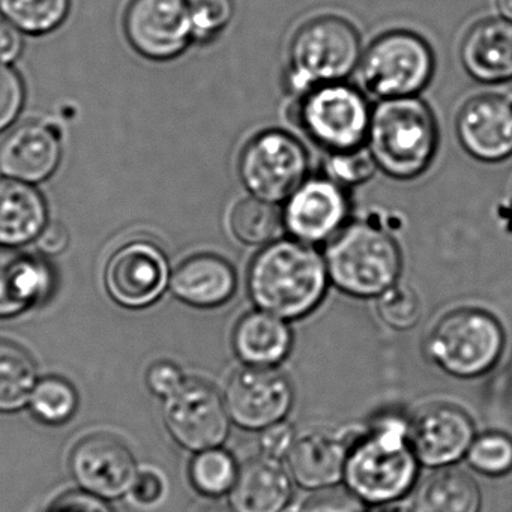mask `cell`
Returning <instances> with one entry per match:
<instances>
[{"label": "cell", "instance_id": "cell-1", "mask_svg": "<svg viewBox=\"0 0 512 512\" xmlns=\"http://www.w3.org/2000/svg\"><path fill=\"white\" fill-rule=\"evenodd\" d=\"M328 286L325 257L313 245L292 238L265 245L248 268V295L257 310L284 320L313 313Z\"/></svg>", "mask_w": 512, "mask_h": 512}, {"label": "cell", "instance_id": "cell-2", "mask_svg": "<svg viewBox=\"0 0 512 512\" xmlns=\"http://www.w3.org/2000/svg\"><path fill=\"white\" fill-rule=\"evenodd\" d=\"M419 473L409 442V419L386 413L353 437L347 446L344 482L361 502L374 506L406 496Z\"/></svg>", "mask_w": 512, "mask_h": 512}, {"label": "cell", "instance_id": "cell-3", "mask_svg": "<svg viewBox=\"0 0 512 512\" xmlns=\"http://www.w3.org/2000/svg\"><path fill=\"white\" fill-rule=\"evenodd\" d=\"M439 146V128L418 97L382 100L371 112L367 148L389 178L410 181L430 169Z\"/></svg>", "mask_w": 512, "mask_h": 512}, {"label": "cell", "instance_id": "cell-4", "mask_svg": "<svg viewBox=\"0 0 512 512\" xmlns=\"http://www.w3.org/2000/svg\"><path fill=\"white\" fill-rule=\"evenodd\" d=\"M329 281L353 298H377L398 283L403 256L395 239L373 223L346 224L325 253Z\"/></svg>", "mask_w": 512, "mask_h": 512}, {"label": "cell", "instance_id": "cell-5", "mask_svg": "<svg viewBox=\"0 0 512 512\" xmlns=\"http://www.w3.org/2000/svg\"><path fill=\"white\" fill-rule=\"evenodd\" d=\"M361 58V37L352 23L338 16L308 20L290 43L287 91L302 97L317 86L344 82Z\"/></svg>", "mask_w": 512, "mask_h": 512}, {"label": "cell", "instance_id": "cell-6", "mask_svg": "<svg viewBox=\"0 0 512 512\" xmlns=\"http://www.w3.org/2000/svg\"><path fill=\"white\" fill-rule=\"evenodd\" d=\"M505 347V332L493 314L479 308H458L431 329L425 344L431 361L458 379L488 373Z\"/></svg>", "mask_w": 512, "mask_h": 512}, {"label": "cell", "instance_id": "cell-7", "mask_svg": "<svg viewBox=\"0 0 512 512\" xmlns=\"http://www.w3.org/2000/svg\"><path fill=\"white\" fill-rule=\"evenodd\" d=\"M371 109L359 89L344 82L317 86L302 95L296 109L301 130L328 154L364 148Z\"/></svg>", "mask_w": 512, "mask_h": 512}, {"label": "cell", "instance_id": "cell-8", "mask_svg": "<svg viewBox=\"0 0 512 512\" xmlns=\"http://www.w3.org/2000/svg\"><path fill=\"white\" fill-rule=\"evenodd\" d=\"M434 53L424 38L409 31L380 35L362 55V85L374 97H418L434 74Z\"/></svg>", "mask_w": 512, "mask_h": 512}, {"label": "cell", "instance_id": "cell-9", "mask_svg": "<svg viewBox=\"0 0 512 512\" xmlns=\"http://www.w3.org/2000/svg\"><path fill=\"white\" fill-rule=\"evenodd\" d=\"M238 172L251 197L271 203L286 202L307 181L308 154L292 134L262 131L242 149Z\"/></svg>", "mask_w": 512, "mask_h": 512}, {"label": "cell", "instance_id": "cell-10", "mask_svg": "<svg viewBox=\"0 0 512 512\" xmlns=\"http://www.w3.org/2000/svg\"><path fill=\"white\" fill-rule=\"evenodd\" d=\"M293 398L292 383L283 373L247 365L230 377L224 401L230 419L238 427L262 431L286 419Z\"/></svg>", "mask_w": 512, "mask_h": 512}, {"label": "cell", "instance_id": "cell-11", "mask_svg": "<svg viewBox=\"0 0 512 512\" xmlns=\"http://www.w3.org/2000/svg\"><path fill=\"white\" fill-rule=\"evenodd\" d=\"M124 25L131 46L154 61L181 55L193 37L187 0H131Z\"/></svg>", "mask_w": 512, "mask_h": 512}, {"label": "cell", "instance_id": "cell-12", "mask_svg": "<svg viewBox=\"0 0 512 512\" xmlns=\"http://www.w3.org/2000/svg\"><path fill=\"white\" fill-rule=\"evenodd\" d=\"M350 199L346 188L329 178L307 179L283 209L290 238L307 245L329 242L347 224Z\"/></svg>", "mask_w": 512, "mask_h": 512}, {"label": "cell", "instance_id": "cell-13", "mask_svg": "<svg viewBox=\"0 0 512 512\" xmlns=\"http://www.w3.org/2000/svg\"><path fill=\"white\" fill-rule=\"evenodd\" d=\"M166 254L154 242L137 239L122 245L106 266V289L122 307L154 304L169 284Z\"/></svg>", "mask_w": 512, "mask_h": 512}, {"label": "cell", "instance_id": "cell-14", "mask_svg": "<svg viewBox=\"0 0 512 512\" xmlns=\"http://www.w3.org/2000/svg\"><path fill=\"white\" fill-rule=\"evenodd\" d=\"M166 421L172 436L191 451L218 448L230 431L226 401L214 386L197 380L169 398Z\"/></svg>", "mask_w": 512, "mask_h": 512}, {"label": "cell", "instance_id": "cell-15", "mask_svg": "<svg viewBox=\"0 0 512 512\" xmlns=\"http://www.w3.org/2000/svg\"><path fill=\"white\" fill-rule=\"evenodd\" d=\"M475 425L466 410L449 403H436L419 410L409 421V442L419 464L448 467L466 457Z\"/></svg>", "mask_w": 512, "mask_h": 512}, {"label": "cell", "instance_id": "cell-16", "mask_svg": "<svg viewBox=\"0 0 512 512\" xmlns=\"http://www.w3.org/2000/svg\"><path fill=\"white\" fill-rule=\"evenodd\" d=\"M71 470L82 487L101 497L122 496L137 478L133 452L107 433L92 434L74 446Z\"/></svg>", "mask_w": 512, "mask_h": 512}, {"label": "cell", "instance_id": "cell-17", "mask_svg": "<svg viewBox=\"0 0 512 512\" xmlns=\"http://www.w3.org/2000/svg\"><path fill=\"white\" fill-rule=\"evenodd\" d=\"M461 148L481 163H502L512 157V101L500 95H479L457 115Z\"/></svg>", "mask_w": 512, "mask_h": 512}, {"label": "cell", "instance_id": "cell-18", "mask_svg": "<svg viewBox=\"0 0 512 512\" xmlns=\"http://www.w3.org/2000/svg\"><path fill=\"white\" fill-rule=\"evenodd\" d=\"M62 157L58 134L44 124H25L0 145V173L5 178L38 184L58 169Z\"/></svg>", "mask_w": 512, "mask_h": 512}, {"label": "cell", "instance_id": "cell-19", "mask_svg": "<svg viewBox=\"0 0 512 512\" xmlns=\"http://www.w3.org/2000/svg\"><path fill=\"white\" fill-rule=\"evenodd\" d=\"M347 446L349 440L329 431H308L296 437L295 445L287 455L290 476L305 490L335 487L344 481Z\"/></svg>", "mask_w": 512, "mask_h": 512}, {"label": "cell", "instance_id": "cell-20", "mask_svg": "<svg viewBox=\"0 0 512 512\" xmlns=\"http://www.w3.org/2000/svg\"><path fill=\"white\" fill-rule=\"evenodd\" d=\"M460 61L473 80L485 85L512 80V23L487 19L467 31Z\"/></svg>", "mask_w": 512, "mask_h": 512}, {"label": "cell", "instance_id": "cell-21", "mask_svg": "<svg viewBox=\"0 0 512 512\" xmlns=\"http://www.w3.org/2000/svg\"><path fill=\"white\" fill-rule=\"evenodd\" d=\"M292 496L290 473L280 460L262 454L239 466L230 503L235 512H284Z\"/></svg>", "mask_w": 512, "mask_h": 512}, {"label": "cell", "instance_id": "cell-22", "mask_svg": "<svg viewBox=\"0 0 512 512\" xmlns=\"http://www.w3.org/2000/svg\"><path fill=\"white\" fill-rule=\"evenodd\" d=\"M170 287L176 298L197 308H215L235 295L238 277L223 257L197 254L184 260L173 272Z\"/></svg>", "mask_w": 512, "mask_h": 512}, {"label": "cell", "instance_id": "cell-23", "mask_svg": "<svg viewBox=\"0 0 512 512\" xmlns=\"http://www.w3.org/2000/svg\"><path fill=\"white\" fill-rule=\"evenodd\" d=\"M292 344L287 320L262 310L242 316L233 331L236 356L251 367L277 368L290 355Z\"/></svg>", "mask_w": 512, "mask_h": 512}, {"label": "cell", "instance_id": "cell-24", "mask_svg": "<svg viewBox=\"0 0 512 512\" xmlns=\"http://www.w3.org/2000/svg\"><path fill=\"white\" fill-rule=\"evenodd\" d=\"M47 205L37 188L17 179L0 178V247H22L47 226Z\"/></svg>", "mask_w": 512, "mask_h": 512}, {"label": "cell", "instance_id": "cell-25", "mask_svg": "<svg viewBox=\"0 0 512 512\" xmlns=\"http://www.w3.org/2000/svg\"><path fill=\"white\" fill-rule=\"evenodd\" d=\"M52 272L43 260L0 247V316H13L46 298Z\"/></svg>", "mask_w": 512, "mask_h": 512}, {"label": "cell", "instance_id": "cell-26", "mask_svg": "<svg viewBox=\"0 0 512 512\" xmlns=\"http://www.w3.org/2000/svg\"><path fill=\"white\" fill-rule=\"evenodd\" d=\"M482 494L470 473L458 467H439L419 484L410 512H479Z\"/></svg>", "mask_w": 512, "mask_h": 512}, {"label": "cell", "instance_id": "cell-27", "mask_svg": "<svg viewBox=\"0 0 512 512\" xmlns=\"http://www.w3.org/2000/svg\"><path fill=\"white\" fill-rule=\"evenodd\" d=\"M37 379L31 355L19 344L0 338V412L25 406Z\"/></svg>", "mask_w": 512, "mask_h": 512}, {"label": "cell", "instance_id": "cell-28", "mask_svg": "<svg viewBox=\"0 0 512 512\" xmlns=\"http://www.w3.org/2000/svg\"><path fill=\"white\" fill-rule=\"evenodd\" d=\"M229 224L232 235L242 244L265 247L284 229L283 211L277 203L250 197L236 203Z\"/></svg>", "mask_w": 512, "mask_h": 512}, {"label": "cell", "instance_id": "cell-29", "mask_svg": "<svg viewBox=\"0 0 512 512\" xmlns=\"http://www.w3.org/2000/svg\"><path fill=\"white\" fill-rule=\"evenodd\" d=\"M70 0H0V13L19 31L49 34L64 23Z\"/></svg>", "mask_w": 512, "mask_h": 512}, {"label": "cell", "instance_id": "cell-30", "mask_svg": "<svg viewBox=\"0 0 512 512\" xmlns=\"http://www.w3.org/2000/svg\"><path fill=\"white\" fill-rule=\"evenodd\" d=\"M238 472L239 466L233 455L221 448L199 451L190 466L191 482L196 490L211 497L230 493Z\"/></svg>", "mask_w": 512, "mask_h": 512}, {"label": "cell", "instance_id": "cell-31", "mask_svg": "<svg viewBox=\"0 0 512 512\" xmlns=\"http://www.w3.org/2000/svg\"><path fill=\"white\" fill-rule=\"evenodd\" d=\"M32 410L47 424H64L77 409V394L67 380L49 377L35 385L31 394Z\"/></svg>", "mask_w": 512, "mask_h": 512}, {"label": "cell", "instance_id": "cell-32", "mask_svg": "<svg viewBox=\"0 0 512 512\" xmlns=\"http://www.w3.org/2000/svg\"><path fill=\"white\" fill-rule=\"evenodd\" d=\"M466 458L469 466L482 475L490 478L506 475L512 470V439L496 431L476 436Z\"/></svg>", "mask_w": 512, "mask_h": 512}, {"label": "cell", "instance_id": "cell-33", "mask_svg": "<svg viewBox=\"0 0 512 512\" xmlns=\"http://www.w3.org/2000/svg\"><path fill=\"white\" fill-rule=\"evenodd\" d=\"M377 313L389 328L409 331L421 319V299L412 287L395 283L377 296Z\"/></svg>", "mask_w": 512, "mask_h": 512}, {"label": "cell", "instance_id": "cell-34", "mask_svg": "<svg viewBox=\"0 0 512 512\" xmlns=\"http://www.w3.org/2000/svg\"><path fill=\"white\" fill-rule=\"evenodd\" d=\"M376 169V163L365 146L355 151L329 154L325 161L326 178L344 188L365 184L373 178Z\"/></svg>", "mask_w": 512, "mask_h": 512}, {"label": "cell", "instance_id": "cell-35", "mask_svg": "<svg viewBox=\"0 0 512 512\" xmlns=\"http://www.w3.org/2000/svg\"><path fill=\"white\" fill-rule=\"evenodd\" d=\"M193 37L208 41L232 23L235 0H187Z\"/></svg>", "mask_w": 512, "mask_h": 512}, {"label": "cell", "instance_id": "cell-36", "mask_svg": "<svg viewBox=\"0 0 512 512\" xmlns=\"http://www.w3.org/2000/svg\"><path fill=\"white\" fill-rule=\"evenodd\" d=\"M25 97V85L20 74L8 64H0V133L19 118Z\"/></svg>", "mask_w": 512, "mask_h": 512}, {"label": "cell", "instance_id": "cell-37", "mask_svg": "<svg viewBox=\"0 0 512 512\" xmlns=\"http://www.w3.org/2000/svg\"><path fill=\"white\" fill-rule=\"evenodd\" d=\"M299 512H365L364 502L350 491L335 490L334 487L317 491Z\"/></svg>", "mask_w": 512, "mask_h": 512}, {"label": "cell", "instance_id": "cell-38", "mask_svg": "<svg viewBox=\"0 0 512 512\" xmlns=\"http://www.w3.org/2000/svg\"><path fill=\"white\" fill-rule=\"evenodd\" d=\"M295 442V428L286 421H280L277 424L263 428L259 440L262 454L266 457L275 458V460L287 457Z\"/></svg>", "mask_w": 512, "mask_h": 512}, {"label": "cell", "instance_id": "cell-39", "mask_svg": "<svg viewBox=\"0 0 512 512\" xmlns=\"http://www.w3.org/2000/svg\"><path fill=\"white\" fill-rule=\"evenodd\" d=\"M148 385L155 394L170 398L182 388L184 379L175 364L163 361L152 365L148 373Z\"/></svg>", "mask_w": 512, "mask_h": 512}, {"label": "cell", "instance_id": "cell-40", "mask_svg": "<svg viewBox=\"0 0 512 512\" xmlns=\"http://www.w3.org/2000/svg\"><path fill=\"white\" fill-rule=\"evenodd\" d=\"M47 512H112V509L94 494L71 491L56 499Z\"/></svg>", "mask_w": 512, "mask_h": 512}, {"label": "cell", "instance_id": "cell-41", "mask_svg": "<svg viewBox=\"0 0 512 512\" xmlns=\"http://www.w3.org/2000/svg\"><path fill=\"white\" fill-rule=\"evenodd\" d=\"M134 499L143 505L158 502L164 493L163 479L154 472H145L137 476L133 488Z\"/></svg>", "mask_w": 512, "mask_h": 512}, {"label": "cell", "instance_id": "cell-42", "mask_svg": "<svg viewBox=\"0 0 512 512\" xmlns=\"http://www.w3.org/2000/svg\"><path fill=\"white\" fill-rule=\"evenodd\" d=\"M22 49L23 40L19 29L7 20H0V64L16 61Z\"/></svg>", "mask_w": 512, "mask_h": 512}, {"label": "cell", "instance_id": "cell-43", "mask_svg": "<svg viewBox=\"0 0 512 512\" xmlns=\"http://www.w3.org/2000/svg\"><path fill=\"white\" fill-rule=\"evenodd\" d=\"M37 239L38 248L43 253L52 254V256L62 253L68 247V242H70L67 229L61 223L47 224Z\"/></svg>", "mask_w": 512, "mask_h": 512}, {"label": "cell", "instance_id": "cell-44", "mask_svg": "<svg viewBox=\"0 0 512 512\" xmlns=\"http://www.w3.org/2000/svg\"><path fill=\"white\" fill-rule=\"evenodd\" d=\"M496 8L502 19L512 23V0H496Z\"/></svg>", "mask_w": 512, "mask_h": 512}, {"label": "cell", "instance_id": "cell-45", "mask_svg": "<svg viewBox=\"0 0 512 512\" xmlns=\"http://www.w3.org/2000/svg\"><path fill=\"white\" fill-rule=\"evenodd\" d=\"M202 512H235L232 508H227V506L223 505H212L208 506V508L203 509Z\"/></svg>", "mask_w": 512, "mask_h": 512}, {"label": "cell", "instance_id": "cell-46", "mask_svg": "<svg viewBox=\"0 0 512 512\" xmlns=\"http://www.w3.org/2000/svg\"><path fill=\"white\" fill-rule=\"evenodd\" d=\"M365 512H368V511H365ZM370 512H403V511H400V509H394V508H377V509H374V511H370Z\"/></svg>", "mask_w": 512, "mask_h": 512}, {"label": "cell", "instance_id": "cell-47", "mask_svg": "<svg viewBox=\"0 0 512 512\" xmlns=\"http://www.w3.org/2000/svg\"><path fill=\"white\" fill-rule=\"evenodd\" d=\"M287 512H299V509H296V511H287Z\"/></svg>", "mask_w": 512, "mask_h": 512}]
</instances>
